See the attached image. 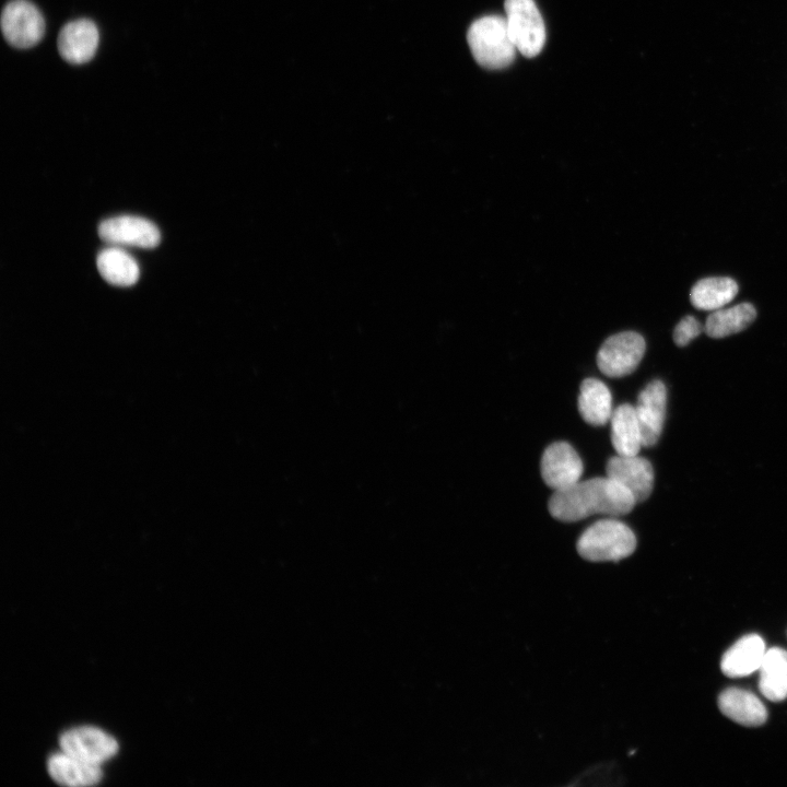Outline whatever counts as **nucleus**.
Masks as SVG:
<instances>
[{
    "mask_svg": "<svg viewBox=\"0 0 787 787\" xmlns=\"http://www.w3.org/2000/svg\"><path fill=\"white\" fill-rule=\"evenodd\" d=\"M636 504L633 495L609 477L578 481L554 491L548 504L552 517L565 522L582 520L595 514L621 516Z\"/></svg>",
    "mask_w": 787,
    "mask_h": 787,
    "instance_id": "1",
    "label": "nucleus"
},
{
    "mask_svg": "<svg viewBox=\"0 0 787 787\" xmlns=\"http://www.w3.org/2000/svg\"><path fill=\"white\" fill-rule=\"evenodd\" d=\"M578 554L590 562H618L636 549V537L624 522L607 518L589 526L576 543Z\"/></svg>",
    "mask_w": 787,
    "mask_h": 787,
    "instance_id": "2",
    "label": "nucleus"
},
{
    "mask_svg": "<svg viewBox=\"0 0 787 787\" xmlns=\"http://www.w3.org/2000/svg\"><path fill=\"white\" fill-rule=\"evenodd\" d=\"M467 40L475 61L486 69L505 68L515 59L517 48L504 16L485 15L478 19L469 27Z\"/></svg>",
    "mask_w": 787,
    "mask_h": 787,
    "instance_id": "3",
    "label": "nucleus"
},
{
    "mask_svg": "<svg viewBox=\"0 0 787 787\" xmlns=\"http://www.w3.org/2000/svg\"><path fill=\"white\" fill-rule=\"evenodd\" d=\"M509 36L525 57L537 56L545 43V26L533 0H505Z\"/></svg>",
    "mask_w": 787,
    "mask_h": 787,
    "instance_id": "4",
    "label": "nucleus"
},
{
    "mask_svg": "<svg viewBox=\"0 0 787 787\" xmlns=\"http://www.w3.org/2000/svg\"><path fill=\"white\" fill-rule=\"evenodd\" d=\"M646 344L635 331H624L609 337L597 353L600 372L612 378L633 373L642 361Z\"/></svg>",
    "mask_w": 787,
    "mask_h": 787,
    "instance_id": "5",
    "label": "nucleus"
},
{
    "mask_svg": "<svg viewBox=\"0 0 787 787\" xmlns=\"http://www.w3.org/2000/svg\"><path fill=\"white\" fill-rule=\"evenodd\" d=\"M1 30L13 47L25 49L36 45L44 35L45 21L35 4L27 0H13L1 13Z\"/></svg>",
    "mask_w": 787,
    "mask_h": 787,
    "instance_id": "6",
    "label": "nucleus"
},
{
    "mask_svg": "<svg viewBox=\"0 0 787 787\" xmlns=\"http://www.w3.org/2000/svg\"><path fill=\"white\" fill-rule=\"evenodd\" d=\"M99 237L111 245L153 248L158 245L161 234L155 224L139 216L121 215L103 221L98 226Z\"/></svg>",
    "mask_w": 787,
    "mask_h": 787,
    "instance_id": "7",
    "label": "nucleus"
},
{
    "mask_svg": "<svg viewBox=\"0 0 787 787\" xmlns=\"http://www.w3.org/2000/svg\"><path fill=\"white\" fill-rule=\"evenodd\" d=\"M584 466L576 450L566 442L549 445L541 458V477L554 491L579 481Z\"/></svg>",
    "mask_w": 787,
    "mask_h": 787,
    "instance_id": "8",
    "label": "nucleus"
},
{
    "mask_svg": "<svg viewBox=\"0 0 787 787\" xmlns=\"http://www.w3.org/2000/svg\"><path fill=\"white\" fill-rule=\"evenodd\" d=\"M607 477L626 489L641 503L649 497L654 488L651 463L638 455L611 457L606 466Z\"/></svg>",
    "mask_w": 787,
    "mask_h": 787,
    "instance_id": "9",
    "label": "nucleus"
},
{
    "mask_svg": "<svg viewBox=\"0 0 787 787\" xmlns=\"http://www.w3.org/2000/svg\"><path fill=\"white\" fill-rule=\"evenodd\" d=\"M60 747L63 752L78 760L98 764L118 750L114 738L91 727L75 728L60 737Z\"/></svg>",
    "mask_w": 787,
    "mask_h": 787,
    "instance_id": "10",
    "label": "nucleus"
},
{
    "mask_svg": "<svg viewBox=\"0 0 787 787\" xmlns=\"http://www.w3.org/2000/svg\"><path fill=\"white\" fill-rule=\"evenodd\" d=\"M667 403V389L659 379H654L639 392L635 406L644 447L654 446L661 434Z\"/></svg>",
    "mask_w": 787,
    "mask_h": 787,
    "instance_id": "11",
    "label": "nucleus"
},
{
    "mask_svg": "<svg viewBox=\"0 0 787 787\" xmlns=\"http://www.w3.org/2000/svg\"><path fill=\"white\" fill-rule=\"evenodd\" d=\"M99 34L96 25L87 19L67 23L58 35L60 56L70 63L90 61L97 49Z\"/></svg>",
    "mask_w": 787,
    "mask_h": 787,
    "instance_id": "12",
    "label": "nucleus"
},
{
    "mask_svg": "<svg viewBox=\"0 0 787 787\" xmlns=\"http://www.w3.org/2000/svg\"><path fill=\"white\" fill-rule=\"evenodd\" d=\"M765 643L756 634L737 641L723 656L720 668L729 678L747 677L759 670L765 655Z\"/></svg>",
    "mask_w": 787,
    "mask_h": 787,
    "instance_id": "13",
    "label": "nucleus"
},
{
    "mask_svg": "<svg viewBox=\"0 0 787 787\" xmlns=\"http://www.w3.org/2000/svg\"><path fill=\"white\" fill-rule=\"evenodd\" d=\"M721 713L743 726H761L767 719V710L753 693L738 688L723 691L718 697Z\"/></svg>",
    "mask_w": 787,
    "mask_h": 787,
    "instance_id": "14",
    "label": "nucleus"
},
{
    "mask_svg": "<svg viewBox=\"0 0 787 787\" xmlns=\"http://www.w3.org/2000/svg\"><path fill=\"white\" fill-rule=\"evenodd\" d=\"M578 410L583 420L594 426L607 424L612 415V396L601 380L586 378L580 384Z\"/></svg>",
    "mask_w": 787,
    "mask_h": 787,
    "instance_id": "15",
    "label": "nucleus"
},
{
    "mask_svg": "<svg viewBox=\"0 0 787 787\" xmlns=\"http://www.w3.org/2000/svg\"><path fill=\"white\" fill-rule=\"evenodd\" d=\"M611 443L618 455H638L642 446V433L635 407L623 403L615 408L611 419Z\"/></svg>",
    "mask_w": 787,
    "mask_h": 787,
    "instance_id": "16",
    "label": "nucleus"
},
{
    "mask_svg": "<svg viewBox=\"0 0 787 787\" xmlns=\"http://www.w3.org/2000/svg\"><path fill=\"white\" fill-rule=\"evenodd\" d=\"M759 689L770 701L787 698V650L773 647L765 651L759 668Z\"/></svg>",
    "mask_w": 787,
    "mask_h": 787,
    "instance_id": "17",
    "label": "nucleus"
},
{
    "mask_svg": "<svg viewBox=\"0 0 787 787\" xmlns=\"http://www.w3.org/2000/svg\"><path fill=\"white\" fill-rule=\"evenodd\" d=\"M50 776L60 785L87 786L102 778L97 764L87 763L68 754H55L47 763Z\"/></svg>",
    "mask_w": 787,
    "mask_h": 787,
    "instance_id": "18",
    "label": "nucleus"
},
{
    "mask_svg": "<svg viewBox=\"0 0 787 787\" xmlns=\"http://www.w3.org/2000/svg\"><path fill=\"white\" fill-rule=\"evenodd\" d=\"M738 293L735 280L713 277L700 280L690 293L693 306L702 310H716L730 303Z\"/></svg>",
    "mask_w": 787,
    "mask_h": 787,
    "instance_id": "19",
    "label": "nucleus"
},
{
    "mask_svg": "<svg viewBox=\"0 0 787 787\" xmlns=\"http://www.w3.org/2000/svg\"><path fill=\"white\" fill-rule=\"evenodd\" d=\"M97 268L107 282L118 286L134 284L140 274L137 261L117 246L105 248L98 254Z\"/></svg>",
    "mask_w": 787,
    "mask_h": 787,
    "instance_id": "20",
    "label": "nucleus"
},
{
    "mask_svg": "<svg viewBox=\"0 0 787 787\" xmlns=\"http://www.w3.org/2000/svg\"><path fill=\"white\" fill-rule=\"evenodd\" d=\"M756 317V310L750 303H741L728 308L713 310L706 318L704 330L710 338H724L745 329Z\"/></svg>",
    "mask_w": 787,
    "mask_h": 787,
    "instance_id": "21",
    "label": "nucleus"
},
{
    "mask_svg": "<svg viewBox=\"0 0 787 787\" xmlns=\"http://www.w3.org/2000/svg\"><path fill=\"white\" fill-rule=\"evenodd\" d=\"M702 326L693 316H685L676 326L673 331V340L677 345L684 346L689 344L702 332Z\"/></svg>",
    "mask_w": 787,
    "mask_h": 787,
    "instance_id": "22",
    "label": "nucleus"
}]
</instances>
